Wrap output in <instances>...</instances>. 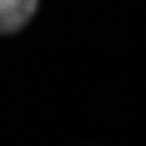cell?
<instances>
[{
    "label": "cell",
    "mask_w": 146,
    "mask_h": 146,
    "mask_svg": "<svg viewBox=\"0 0 146 146\" xmlns=\"http://www.w3.org/2000/svg\"><path fill=\"white\" fill-rule=\"evenodd\" d=\"M38 0H0V34L14 33L35 12Z\"/></svg>",
    "instance_id": "cell-1"
}]
</instances>
